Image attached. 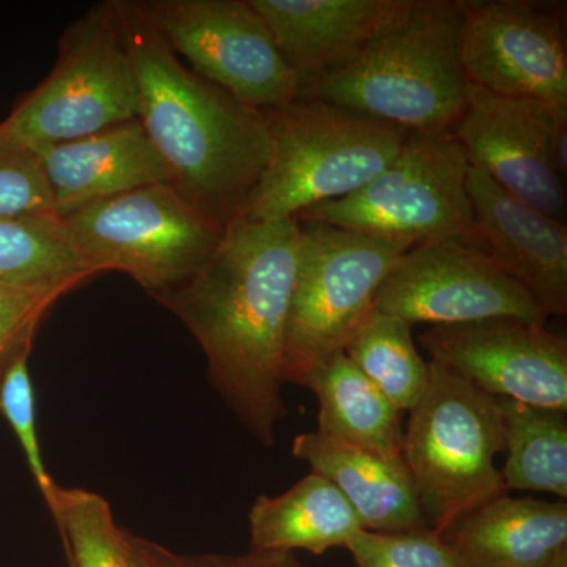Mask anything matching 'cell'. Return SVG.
Returning <instances> with one entry per match:
<instances>
[{"mask_svg": "<svg viewBox=\"0 0 567 567\" xmlns=\"http://www.w3.org/2000/svg\"><path fill=\"white\" fill-rule=\"evenodd\" d=\"M300 237L293 219H234L196 274L153 297L188 328L207 358L212 385L268 447L287 416L284 350Z\"/></svg>", "mask_w": 567, "mask_h": 567, "instance_id": "6da1fadb", "label": "cell"}, {"mask_svg": "<svg viewBox=\"0 0 567 567\" xmlns=\"http://www.w3.org/2000/svg\"><path fill=\"white\" fill-rule=\"evenodd\" d=\"M118 7L136 76L137 121L175 188L227 227L240 218L267 166L264 112L183 65L136 0H118Z\"/></svg>", "mask_w": 567, "mask_h": 567, "instance_id": "7a4b0ae2", "label": "cell"}, {"mask_svg": "<svg viewBox=\"0 0 567 567\" xmlns=\"http://www.w3.org/2000/svg\"><path fill=\"white\" fill-rule=\"evenodd\" d=\"M462 0H417L352 61L308 78L298 100L336 104L406 132H453L466 106Z\"/></svg>", "mask_w": 567, "mask_h": 567, "instance_id": "3957f363", "label": "cell"}, {"mask_svg": "<svg viewBox=\"0 0 567 567\" xmlns=\"http://www.w3.org/2000/svg\"><path fill=\"white\" fill-rule=\"evenodd\" d=\"M270 155L240 218L287 221L344 199L393 162L412 132L317 100L262 111Z\"/></svg>", "mask_w": 567, "mask_h": 567, "instance_id": "277c9868", "label": "cell"}, {"mask_svg": "<svg viewBox=\"0 0 567 567\" xmlns=\"http://www.w3.org/2000/svg\"><path fill=\"white\" fill-rule=\"evenodd\" d=\"M429 385L410 410L402 458L429 527L439 535L506 494L495 457L505 453L498 399L429 363Z\"/></svg>", "mask_w": 567, "mask_h": 567, "instance_id": "5b68a950", "label": "cell"}, {"mask_svg": "<svg viewBox=\"0 0 567 567\" xmlns=\"http://www.w3.org/2000/svg\"><path fill=\"white\" fill-rule=\"evenodd\" d=\"M133 118L132 54L118 0H106L62 33L51 73L0 122V144L37 155Z\"/></svg>", "mask_w": 567, "mask_h": 567, "instance_id": "8992f818", "label": "cell"}, {"mask_svg": "<svg viewBox=\"0 0 567 567\" xmlns=\"http://www.w3.org/2000/svg\"><path fill=\"white\" fill-rule=\"evenodd\" d=\"M300 224V256L284 350V383L308 386L312 374L344 352L374 308L375 295L416 244L323 223Z\"/></svg>", "mask_w": 567, "mask_h": 567, "instance_id": "52a82bcc", "label": "cell"}, {"mask_svg": "<svg viewBox=\"0 0 567 567\" xmlns=\"http://www.w3.org/2000/svg\"><path fill=\"white\" fill-rule=\"evenodd\" d=\"M468 169L453 132L410 133L393 162L368 185L344 199L316 205L295 221L416 245L461 241L481 248L466 192Z\"/></svg>", "mask_w": 567, "mask_h": 567, "instance_id": "ba28073f", "label": "cell"}, {"mask_svg": "<svg viewBox=\"0 0 567 567\" xmlns=\"http://www.w3.org/2000/svg\"><path fill=\"white\" fill-rule=\"evenodd\" d=\"M61 219L106 274L130 276L151 297L196 274L226 230L171 183L118 194Z\"/></svg>", "mask_w": 567, "mask_h": 567, "instance_id": "9c48e42d", "label": "cell"}, {"mask_svg": "<svg viewBox=\"0 0 567 567\" xmlns=\"http://www.w3.org/2000/svg\"><path fill=\"white\" fill-rule=\"evenodd\" d=\"M194 73L256 111L297 102L301 78L284 61L251 0H136Z\"/></svg>", "mask_w": 567, "mask_h": 567, "instance_id": "30bf717a", "label": "cell"}, {"mask_svg": "<svg viewBox=\"0 0 567 567\" xmlns=\"http://www.w3.org/2000/svg\"><path fill=\"white\" fill-rule=\"evenodd\" d=\"M454 136L470 166L540 213L566 210L567 110L536 100L507 99L468 84Z\"/></svg>", "mask_w": 567, "mask_h": 567, "instance_id": "8fae6325", "label": "cell"}, {"mask_svg": "<svg viewBox=\"0 0 567 567\" xmlns=\"http://www.w3.org/2000/svg\"><path fill=\"white\" fill-rule=\"evenodd\" d=\"M374 308L406 323L456 324L513 317L546 324L532 295L486 251L461 241L410 248L386 276Z\"/></svg>", "mask_w": 567, "mask_h": 567, "instance_id": "7c38bea8", "label": "cell"}, {"mask_svg": "<svg viewBox=\"0 0 567 567\" xmlns=\"http://www.w3.org/2000/svg\"><path fill=\"white\" fill-rule=\"evenodd\" d=\"M462 10L458 58L468 84L567 110V48L558 14L524 0H462Z\"/></svg>", "mask_w": 567, "mask_h": 567, "instance_id": "4fadbf2b", "label": "cell"}, {"mask_svg": "<svg viewBox=\"0 0 567 567\" xmlns=\"http://www.w3.org/2000/svg\"><path fill=\"white\" fill-rule=\"evenodd\" d=\"M420 344L486 394L567 412V339L546 324L513 317L436 324Z\"/></svg>", "mask_w": 567, "mask_h": 567, "instance_id": "5bb4252c", "label": "cell"}, {"mask_svg": "<svg viewBox=\"0 0 567 567\" xmlns=\"http://www.w3.org/2000/svg\"><path fill=\"white\" fill-rule=\"evenodd\" d=\"M466 192L481 249L520 284L548 317L567 315V229L470 166Z\"/></svg>", "mask_w": 567, "mask_h": 567, "instance_id": "9a60e30c", "label": "cell"}, {"mask_svg": "<svg viewBox=\"0 0 567 567\" xmlns=\"http://www.w3.org/2000/svg\"><path fill=\"white\" fill-rule=\"evenodd\" d=\"M417 0H251L301 78L336 69L401 25Z\"/></svg>", "mask_w": 567, "mask_h": 567, "instance_id": "2e32d148", "label": "cell"}, {"mask_svg": "<svg viewBox=\"0 0 567 567\" xmlns=\"http://www.w3.org/2000/svg\"><path fill=\"white\" fill-rule=\"evenodd\" d=\"M55 215L80 210L173 175L137 118L37 153Z\"/></svg>", "mask_w": 567, "mask_h": 567, "instance_id": "e0dca14e", "label": "cell"}, {"mask_svg": "<svg viewBox=\"0 0 567 567\" xmlns=\"http://www.w3.org/2000/svg\"><path fill=\"white\" fill-rule=\"evenodd\" d=\"M292 454L341 492L365 532L431 529L404 458L383 457L363 447L327 439L319 432L295 436Z\"/></svg>", "mask_w": 567, "mask_h": 567, "instance_id": "ac0fdd59", "label": "cell"}, {"mask_svg": "<svg viewBox=\"0 0 567 567\" xmlns=\"http://www.w3.org/2000/svg\"><path fill=\"white\" fill-rule=\"evenodd\" d=\"M440 536L465 567H547L567 548V505L503 495Z\"/></svg>", "mask_w": 567, "mask_h": 567, "instance_id": "d6986e66", "label": "cell"}, {"mask_svg": "<svg viewBox=\"0 0 567 567\" xmlns=\"http://www.w3.org/2000/svg\"><path fill=\"white\" fill-rule=\"evenodd\" d=\"M251 550L323 555L347 547L361 532L360 518L344 496L311 472L278 496H257L248 514Z\"/></svg>", "mask_w": 567, "mask_h": 567, "instance_id": "ffe728a7", "label": "cell"}, {"mask_svg": "<svg viewBox=\"0 0 567 567\" xmlns=\"http://www.w3.org/2000/svg\"><path fill=\"white\" fill-rule=\"evenodd\" d=\"M319 402V432L327 439L402 458V413L344 352L320 365L309 380Z\"/></svg>", "mask_w": 567, "mask_h": 567, "instance_id": "44dd1931", "label": "cell"}, {"mask_svg": "<svg viewBox=\"0 0 567 567\" xmlns=\"http://www.w3.org/2000/svg\"><path fill=\"white\" fill-rule=\"evenodd\" d=\"M498 399V398H496ZM505 431L506 491L544 492L567 498L566 412L498 399Z\"/></svg>", "mask_w": 567, "mask_h": 567, "instance_id": "7402d4cb", "label": "cell"}, {"mask_svg": "<svg viewBox=\"0 0 567 567\" xmlns=\"http://www.w3.org/2000/svg\"><path fill=\"white\" fill-rule=\"evenodd\" d=\"M106 274L54 213L0 215V281L87 282Z\"/></svg>", "mask_w": 567, "mask_h": 567, "instance_id": "603a6c76", "label": "cell"}, {"mask_svg": "<svg viewBox=\"0 0 567 567\" xmlns=\"http://www.w3.org/2000/svg\"><path fill=\"white\" fill-rule=\"evenodd\" d=\"M350 361L401 412H410L429 385V363L413 342L412 324L372 308L344 347Z\"/></svg>", "mask_w": 567, "mask_h": 567, "instance_id": "cb8c5ba5", "label": "cell"}, {"mask_svg": "<svg viewBox=\"0 0 567 567\" xmlns=\"http://www.w3.org/2000/svg\"><path fill=\"white\" fill-rule=\"evenodd\" d=\"M51 514L69 567H134L125 532L115 524L102 495L59 486Z\"/></svg>", "mask_w": 567, "mask_h": 567, "instance_id": "d4e9b609", "label": "cell"}, {"mask_svg": "<svg viewBox=\"0 0 567 567\" xmlns=\"http://www.w3.org/2000/svg\"><path fill=\"white\" fill-rule=\"evenodd\" d=\"M82 281H0V385L22 358L31 357L33 339L44 317Z\"/></svg>", "mask_w": 567, "mask_h": 567, "instance_id": "484cf974", "label": "cell"}, {"mask_svg": "<svg viewBox=\"0 0 567 567\" xmlns=\"http://www.w3.org/2000/svg\"><path fill=\"white\" fill-rule=\"evenodd\" d=\"M346 548L357 567H465L434 529L417 533L361 529Z\"/></svg>", "mask_w": 567, "mask_h": 567, "instance_id": "4316f807", "label": "cell"}, {"mask_svg": "<svg viewBox=\"0 0 567 567\" xmlns=\"http://www.w3.org/2000/svg\"><path fill=\"white\" fill-rule=\"evenodd\" d=\"M0 413L9 421L10 427L13 429L29 468H31L33 480H35L37 487H39L44 503L51 511L54 507L59 486L48 472L43 454H41L39 434H37L35 395H33L31 372H29V357L18 361L3 379L2 385H0Z\"/></svg>", "mask_w": 567, "mask_h": 567, "instance_id": "83f0119b", "label": "cell"}, {"mask_svg": "<svg viewBox=\"0 0 567 567\" xmlns=\"http://www.w3.org/2000/svg\"><path fill=\"white\" fill-rule=\"evenodd\" d=\"M54 213L39 156L0 144V215Z\"/></svg>", "mask_w": 567, "mask_h": 567, "instance_id": "f1b7e54d", "label": "cell"}, {"mask_svg": "<svg viewBox=\"0 0 567 567\" xmlns=\"http://www.w3.org/2000/svg\"><path fill=\"white\" fill-rule=\"evenodd\" d=\"M185 567H303L290 551L249 550L244 555H182Z\"/></svg>", "mask_w": 567, "mask_h": 567, "instance_id": "f546056e", "label": "cell"}, {"mask_svg": "<svg viewBox=\"0 0 567 567\" xmlns=\"http://www.w3.org/2000/svg\"><path fill=\"white\" fill-rule=\"evenodd\" d=\"M126 546L132 554L134 567H185L182 555L159 546L145 537L125 532Z\"/></svg>", "mask_w": 567, "mask_h": 567, "instance_id": "4dcf8cb0", "label": "cell"}]
</instances>
